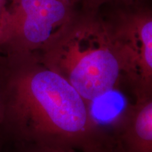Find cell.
<instances>
[{
  "label": "cell",
  "instance_id": "obj_1",
  "mask_svg": "<svg viewBox=\"0 0 152 152\" xmlns=\"http://www.w3.org/2000/svg\"><path fill=\"white\" fill-rule=\"evenodd\" d=\"M3 116L25 144L78 149L112 148L90 105L37 54L7 56Z\"/></svg>",
  "mask_w": 152,
  "mask_h": 152
},
{
  "label": "cell",
  "instance_id": "obj_2",
  "mask_svg": "<svg viewBox=\"0 0 152 152\" xmlns=\"http://www.w3.org/2000/svg\"><path fill=\"white\" fill-rule=\"evenodd\" d=\"M37 54L90 105L125 80L121 49L100 8L81 4L58 37Z\"/></svg>",
  "mask_w": 152,
  "mask_h": 152
},
{
  "label": "cell",
  "instance_id": "obj_3",
  "mask_svg": "<svg viewBox=\"0 0 152 152\" xmlns=\"http://www.w3.org/2000/svg\"><path fill=\"white\" fill-rule=\"evenodd\" d=\"M83 0H11L3 9L0 52L18 56L43 52L68 26Z\"/></svg>",
  "mask_w": 152,
  "mask_h": 152
},
{
  "label": "cell",
  "instance_id": "obj_4",
  "mask_svg": "<svg viewBox=\"0 0 152 152\" xmlns=\"http://www.w3.org/2000/svg\"><path fill=\"white\" fill-rule=\"evenodd\" d=\"M114 6L105 16L124 61V78L135 96L152 94V14L142 1Z\"/></svg>",
  "mask_w": 152,
  "mask_h": 152
},
{
  "label": "cell",
  "instance_id": "obj_5",
  "mask_svg": "<svg viewBox=\"0 0 152 152\" xmlns=\"http://www.w3.org/2000/svg\"><path fill=\"white\" fill-rule=\"evenodd\" d=\"M115 137V152H152V94L135 96L119 120Z\"/></svg>",
  "mask_w": 152,
  "mask_h": 152
},
{
  "label": "cell",
  "instance_id": "obj_6",
  "mask_svg": "<svg viewBox=\"0 0 152 152\" xmlns=\"http://www.w3.org/2000/svg\"><path fill=\"white\" fill-rule=\"evenodd\" d=\"M22 152H115V149L111 148L105 149H78L71 147H50V146L28 144L24 147Z\"/></svg>",
  "mask_w": 152,
  "mask_h": 152
},
{
  "label": "cell",
  "instance_id": "obj_7",
  "mask_svg": "<svg viewBox=\"0 0 152 152\" xmlns=\"http://www.w3.org/2000/svg\"><path fill=\"white\" fill-rule=\"evenodd\" d=\"M141 0H83L81 4L88 8L98 9L108 4H129Z\"/></svg>",
  "mask_w": 152,
  "mask_h": 152
},
{
  "label": "cell",
  "instance_id": "obj_8",
  "mask_svg": "<svg viewBox=\"0 0 152 152\" xmlns=\"http://www.w3.org/2000/svg\"><path fill=\"white\" fill-rule=\"evenodd\" d=\"M1 117H3V98L1 86L0 85V120H1Z\"/></svg>",
  "mask_w": 152,
  "mask_h": 152
},
{
  "label": "cell",
  "instance_id": "obj_9",
  "mask_svg": "<svg viewBox=\"0 0 152 152\" xmlns=\"http://www.w3.org/2000/svg\"><path fill=\"white\" fill-rule=\"evenodd\" d=\"M4 7H1L0 5V33H1V15H2V11Z\"/></svg>",
  "mask_w": 152,
  "mask_h": 152
},
{
  "label": "cell",
  "instance_id": "obj_10",
  "mask_svg": "<svg viewBox=\"0 0 152 152\" xmlns=\"http://www.w3.org/2000/svg\"><path fill=\"white\" fill-rule=\"evenodd\" d=\"M7 1L8 0H0V5L1 7H5L7 4Z\"/></svg>",
  "mask_w": 152,
  "mask_h": 152
}]
</instances>
